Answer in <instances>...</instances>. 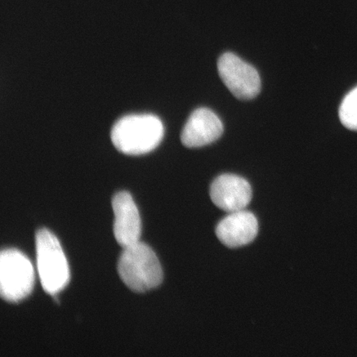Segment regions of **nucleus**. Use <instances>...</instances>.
<instances>
[{"mask_svg": "<svg viewBox=\"0 0 357 357\" xmlns=\"http://www.w3.org/2000/svg\"><path fill=\"white\" fill-rule=\"evenodd\" d=\"M164 126L153 114L125 116L114 125L111 140L116 149L130 155H139L153 151L162 142Z\"/></svg>", "mask_w": 357, "mask_h": 357, "instance_id": "1", "label": "nucleus"}, {"mask_svg": "<svg viewBox=\"0 0 357 357\" xmlns=\"http://www.w3.org/2000/svg\"><path fill=\"white\" fill-rule=\"evenodd\" d=\"M119 274L124 284L136 292H146L162 283V266L153 250L140 242L123 248Z\"/></svg>", "mask_w": 357, "mask_h": 357, "instance_id": "2", "label": "nucleus"}, {"mask_svg": "<svg viewBox=\"0 0 357 357\" xmlns=\"http://www.w3.org/2000/svg\"><path fill=\"white\" fill-rule=\"evenodd\" d=\"M37 265L43 287L48 294H56L63 289L70 280L68 262L59 241L47 229L36 235Z\"/></svg>", "mask_w": 357, "mask_h": 357, "instance_id": "3", "label": "nucleus"}, {"mask_svg": "<svg viewBox=\"0 0 357 357\" xmlns=\"http://www.w3.org/2000/svg\"><path fill=\"white\" fill-rule=\"evenodd\" d=\"M35 280L32 263L19 250H3L0 256V292L4 300L19 302L32 292Z\"/></svg>", "mask_w": 357, "mask_h": 357, "instance_id": "4", "label": "nucleus"}, {"mask_svg": "<svg viewBox=\"0 0 357 357\" xmlns=\"http://www.w3.org/2000/svg\"><path fill=\"white\" fill-rule=\"evenodd\" d=\"M222 82L239 100L254 99L261 91V79L257 70L234 53L227 52L218 61Z\"/></svg>", "mask_w": 357, "mask_h": 357, "instance_id": "5", "label": "nucleus"}, {"mask_svg": "<svg viewBox=\"0 0 357 357\" xmlns=\"http://www.w3.org/2000/svg\"><path fill=\"white\" fill-rule=\"evenodd\" d=\"M211 197L217 207L226 212L243 211L251 202L252 187L244 178L225 174L213 181Z\"/></svg>", "mask_w": 357, "mask_h": 357, "instance_id": "6", "label": "nucleus"}, {"mask_svg": "<svg viewBox=\"0 0 357 357\" xmlns=\"http://www.w3.org/2000/svg\"><path fill=\"white\" fill-rule=\"evenodd\" d=\"M114 212V236L117 242L126 248L139 242L142 222L137 205L128 192L116 194L113 199Z\"/></svg>", "mask_w": 357, "mask_h": 357, "instance_id": "7", "label": "nucleus"}, {"mask_svg": "<svg viewBox=\"0 0 357 357\" xmlns=\"http://www.w3.org/2000/svg\"><path fill=\"white\" fill-rule=\"evenodd\" d=\"M223 125L211 109L200 108L192 113L181 133L183 145L196 149L212 144L222 136Z\"/></svg>", "mask_w": 357, "mask_h": 357, "instance_id": "8", "label": "nucleus"}, {"mask_svg": "<svg viewBox=\"0 0 357 357\" xmlns=\"http://www.w3.org/2000/svg\"><path fill=\"white\" fill-rule=\"evenodd\" d=\"M258 234V222L251 212L243 211L230 213L216 227L218 238L231 248L251 243Z\"/></svg>", "mask_w": 357, "mask_h": 357, "instance_id": "9", "label": "nucleus"}, {"mask_svg": "<svg viewBox=\"0 0 357 357\" xmlns=\"http://www.w3.org/2000/svg\"><path fill=\"white\" fill-rule=\"evenodd\" d=\"M339 117L346 128L357 131V86L343 100L339 109Z\"/></svg>", "mask_w": 357, "mask_h": 357, "instance_id": "10", "label": "nucleus"}]
</instances>
